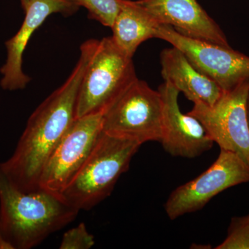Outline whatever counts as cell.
I'll return each instance as SVG.
<instances>
[{"mask_svg": "<svg viewBox=\"0 0 249 249\" xmlns=\"http://www.w3.org/2000/svg\"><path fill=\"white\" fill-rule=\"evenodd\" d=\"M98 45V40L91 39L80 46L79 59L70 76L32 113L14 154L1 163L20 191L40 190L39 179L46 163L76 119L80 83Z\"/></svg>", "mask_w": 249, "mask_h": 249, "instance_id": "6da1fadb", "label": "cell"}, {"mask_svg": "<svg viewBox=\"0 0 249 249\" xmlns=\"http://www.w3.org/2000/svg\"><path fill=\"white\" fill-rule=\"evenodd\" d=\"M79 211L49 192L20 191L0 163V232L15 249H29L74 220Z\"/></svg>", "mask_w": 249, "mask_h": 249, "instance_id": "7a4b0ae2", "label": "cell"}, {"mask_svg": "<svg viewBox=\"0 0 249 249\" xmlns=\"http://www.w3.org/2000/svg\"><path fill=\"white\" fill-rule=\"evenodd\" d=\"M142 145L102 131L88 158L60 197L79 211L92 209L110 196Z\"/></svg>", "mask_w": 249, "mask_h": 249, "instance_id": "3957f363", "label": "cell"}, {"mask_svg": "<svg viewBox=\"0 0 249 249\" xmlns=\"http://www.w3.org/2000/svg\"><path fill=\"white\" fill-rule=\"evenodd\" d=\"M132 58L111 36L99 40L80 83L76 119L104 115L110 109L137 78Z\"/></svg>", "mask_w": 249, "mask_h": 249, "instance_id": "277c9868", "label": "cell"}, {"mask_svg": "<svg viewBox=\"0 0 249 249\" xmlns=\"http://www.w3.org/2000/svg\"><path fill=\"white\" fill-rule=\"evenodd\" d=\"M163 102L160 91L137 78L103 115L102 131L118 138L160 142Z\"/></svg>", "mask_w": 249, "mask_h": 249, "instance_id": "5b68a950", "label": "cell"}, {"mask_svg": "<svg viewBox=\"0 0 249 249\" xmlns=\"http://www.w3.org/2000/svg\"><path fill=\"white\" fill-rule=\"evenodd\" d=\"M249 79L223 93L214 106L194 104L188 114L204 126L220 150L236 154L249 165Z\"/></svg>", "mask_w": 249, "mask_h": 249, "instance_id": "8992f818", "label": "cell"}, {"mask_svg": "<svg viewBox=\"0 0 249 249\" xmlns=\"http://www.w3.org/2000/svg\"><path fill=\"white\" fill-rule=\"evenodd\" d=\"M155 37L179 49L198 71L213 80L224 92L249 79V57L231 47L186 37L166 24L157 27Z\"/></svg>", "mask_w": 249, "mask_h": 249, "instance_id": "52a82bcc", "label": "cell"}, {"mask_svg": "<svg viewBox=\"0 0 249 249\" xmlns=\"http://www.w3.org/2000/svg\"><path fill=\"white\" fill-rule=\"evenodd\" d=\"M249 181V165L238 155L220 150L217 160L197 178L174 190L165 204L171 220L204 207L231 187Z\"/></svg>", "mask_w": 249, "mask_h": 249, "instance_id": "ba28073f", "label": "cell"}, {"mask_svg": "<svg viewBox=\"0 0 249 249\" xmlns=\"http://www.w3.org/2000/svg\"><path fill=\"white\" fill-rule=\"evenodd\" d=\"M103 117L75 119L46 163L39 179L40 189L60 197L102 132Z\"/></svg>", "mask_w": 249, "mask_h": 249, "instance_id": "9c48e42d", "label": "cell"}, {"mask_svg": "<svg viewBox=\"0 0 249 249\" xmlns=\"http://www.w3.org/2000/svg\"><path fill=\"white\" fill-rule=\"evenodd\" d=\"M163 98V133L160 142L173 157L194 159L209 151L214 142L195 116L183 114L178 106L179 91L164 82L159 88Z\"/></svg>", "mask_w": 249, "mask_h": 249, "instance_id": "30bf717a", "label": "cell"}, {"mask_svg": "<svg viewBox=\"0 0 249 249\" xmlns=\"http://www.w3.org/2000/svg\"><path fill=\"white\" fill-rule=\"evenodd\" d=\"M79 6L67 0H29L18 32L5 42L6 59L0 68V86L6 91L25 89L31 78L23 71V55L31 36L53 14L71 15Z\"/></svg>", "mask_w": 249, "mask_h": 249, "instance_id": "8fae6325", "label": "cell"}, {"mask_svg": "<svg viewBox=\"0 0 249 249\" xmlns=\"http://www.w3.org/2000/svg\"><path fill=\"white\" fill-rule=\"evenodd\" d=\"M159 24L171 26L178 34L230 47L225 34L196 0H137Z\"/></svg>", "mask_w": 249, "mask_h": 249, "instance_id": "7c38bea8", "label": "cell"}, {"mask_svg": "<svg viewBox=\"0 0 249 249\" xmlns=\"http://www.w3.org/2000/svg\"><path fill=\"white\" fill-rule=\"evenodd\" d=\"M161 76L194 104L214 106L224 91L213 80L193 66L176 47L165 49L160 55Z\"/></svg>", "mask_w": 249, "mask_h": 249, "instance_id": "4fadbf2b", "label": "cell"}, {"mask_svg": "<svg viewBox=\"0 0 249 249\" xmlns=\"http://www.w3.org/2000/svg\"><path fill=\"white\" fill-rule=\"evenodd\" d=\"M118 1L120 9L111 27V37L124 53L133 58L142 42L155 37L160 24L137 1Z\"/></svg>", "mask_w": 249, "mask_h": 249, "instance_id": "5bb4252c", "label": "cell"}, {"mask_svg": "<svg viewBox=\"0 0 249 249\" xmlns=\"http://www.w3.org/2000/svg\"><path fill=\"white\" fill-rule=\"evenodd\" d=\"M78 6L88 10L89 17L107 27H111L119 13L118 0H70Z\"/></svg>", "mask_w": 249, "mask_h": 249, "instance_id": "9a60e30c", "label": "cell"}, {"mask_svg": "<svg viewBox=\"0 0 249 249\" xmlns=\"http://www.w3.org/2000/svg\"><path fill=\"white\" fill-rule=\"evenodd\" d=\"M217 249H249V215L232 218L227 238Z\"/></svg>", "mask_w": 249, "mask_h": 249, "instance_id": "2e32d148", "label": "cell"}, {"mask_svg": "<svg viewBox=\"0 0 249 249\" xmlns=\"http://www.w3.org/2000/svg\"><path fill=\"white\" fill-rule=\"evenodd\" d=\"M94 245V236L88 231L85 223L81 222L64 233L59 248L89 249Z\"/></svg>", "mask_w": 249, "mask_h": 249, "instance_id": "e0dca14e", "label": "cell"}, {"mask_svg": "<svg viewBox=\"0 0 249 249\" xmlns=\"http://www.w3.org/2000/svg\"><path fill=\"white\" fill-rule=\"evenodd\" d=\"M0 249H15L14 246L0 232Z\"/></svg>", "mask_w": 249, "mask_h": 249, "instance_id": "ac0fdd59", "label": "cell"}, {"mask_svg": "<svg viewBox=\"0 0 249 249\" xmlns=\"http://www.w3.org/2000/svg\"><path fill=\"white\" fill-rule=\"evenodd\" d=\"M29 0H20L21 6L22 9L24 10L27 7V5L29 4Z\"/></svg>", "mask_w": 249, "mask_h": 249, "instance_id": "d6986e66", "label": "cell"}, {"mask_svg": "<svg viewBox=\"0 0 249 249\" xmlns=\"http://www.w3.org/2000/svg\"><path fill=\"white\" fill-rule=\"evenodd\" d=\"M247 109H248V118H249V97L248 99V104H247Z\"/></svg>", "mask_w": 249, "mask_h": 249, "instance_id": "ffe728a7", "label": "cell"}, {"mask_svg": "<svg viewBox=\"0 0 249 249\" xmlns=\"http://www.w3.org/2000/svg\"><path fill=\"white\" fill-rule=\"evenodd\" d=\"M67 1H70V0H67ZM72 3H73V2H72Z\"/></svg>", "mask_w": 249, "mask_h": 249, "instance_id": "44dd1931", "label": "cell"}]
</instances>
